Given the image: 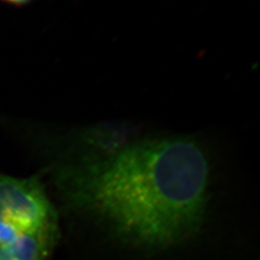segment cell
I'll list each match as a JSON object with an SVG mask.
<instances>
[{"instance_id":"cell-4","label":"cell","mask_w":260,"mask_h":260,"mask_svg":"<svg viewBox=\"0 0 260 260\" xmlns=\"http://www.w3.org/2000/svg\"><path fill=\"white\" fill-rule=\"evenodd\" d=\"M9 4L12 5H17V6H22V5H25L29 3L31 0H3Z\"/></svg>"},{"instance_id":"cell-1","label":"cell","mask_w":260,"mask_h":260,"mask_svg":"<svg viewBox=\"0 0 260 260\" xmlns=\"http://www.w3.org/2000/svg\"><path fill=\"white\" fill-rule=\"evenodd\" d=\"M67 200L124 241L165 249L198 232L209 161L190 137L140 140L57 171Z\"/></svg>"},{"instance_id":"cell-3","label":"cell","mask_w":260,"mask_h":260,"mask_svg":"<svg viewBox=\"0 0 260 260\" xmlns=\"http://www.w3.org/2000/svg\"><path fill=\"white\" fill-rule=\"evenodd\" d=\"M55 236L56 225L23 234L0 247V260H47Z\"/></svg>"},{"instance_id":"cell-2","label":"cell","mask_w":260,"mask_h":260,"mask_svg":"<svg viewBox=\"0 0 260 260\" xmlns=\"http://www.w3.org/2000/svg\"><path fill=\"white\" fill-rule=\"evenodd\" d=\"M53 225L55 212L38 179L0 175V247Z\"/></svg>"}]
</instances>
